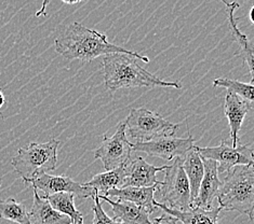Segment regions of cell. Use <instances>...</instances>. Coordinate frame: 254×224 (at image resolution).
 Here are the masks:
<instances>
[{
	"mask_svg": "<svg viewBox=\"0 0 254 224\" xmlns=\"http://www.w3.org/2000/svg\"><path fill=\"white\" fill-rule=\"evenodd\" d=\"M54 46L60 55L68 60L78 59L83 63H90L102 55L124 53L143 60L146 64L149 63L148 57L111 44L106 35L90 29L79 23L70 24L65 32L54 40Z\"/></svg>",
	"mask_w": 254,
	"mask_h": 224,
	"instance_id": "1",
	"label": "cell"
},
{
	"mask_svg": "<svg viewBox=\"0 0 254 224\" xmlns=\"http://www.w3.org/2000/svg\"><path fill=\"white\" fill-rule=\"evenodd\" d=\"M104 83L110 92L131 88H173L182 89L180 82L165 81L138 65L134 56L124 53L107 54L102 58Z\"/></svg>",
	"mask_w": 254,
	"mask_h": 224,
	"instance_id": "2",
	"label": "cell"
},
{
	"mask_svg": "<svg viewBox=\"0 0 254 224\" xmlns=\"http://www.w3.org/2000/svg\"><path fill=\"white\" fill-rule=\"evenodd\" d=\"M217 202L221 209L238 211L253 220L254 169L253 165L236 166L221 181Z\"/></svg>",
	"mask_w": 254,
	"mask_h": 224,
	"instance_id": "3",
	"label": "cell"
},
{
	"mask_svg": "<svg viewBox=\"0 0 254 224\" xmlns=\"http://www.w3.org/2000/svg\"><path fill=\"white\" fill-rule=\"evenodd\" d=\"M59 146L60 140L52 138L48 142H32L17 150V153L12 157L11 164L24 183L31 184L42 174L56 171Z\"/></svg>",
	"mask_w": 254,
	"mask_h": 224,
	"instance_id": "4",
	"label": "cell"
},
{
	"mask_svg": "<svg viewBox=\"0 0 254 224\" xmlns=\"http://www.w3.org/2000/svg\"><path fill=\"white\" fill-rule=\"evenodd\" d=\"M126 131L136 142H145L162 137H173L180 125L171 123L160 114L145 108L131 109L125 121Z\"/></svg>",
	"mask_w": 254,
	"mask_h": 224,
	"instance_id": "5",
	"label": "cell"
},
{
	"mask_svg": "<svg viewBox=\"0 0 254 224\" xmlns=\"http://www.w3.org/2000/svg\"><path fill=\"white\" fill-rule=\"evenodd\" d=\"M165 181L158 186L160 201L168 207L177 210L190 208V189L189 179L183 169V159L177 157L173 164L166 169Z\"/></svg>",
	"mask_w": 254,
	"mask_h": 224,
	"instance_id": "6",
	"label": "cell"
},
{
	"mask_svg": "<svg viewBox=\"0 0 254 224\" xmlns=\"http://www.w3.org/2000/svg\"><path fill=\"white\" fill-rule=\"evenodd\" d=\"M126 132L125 121H122L117 124L115 134L111 137L103 136L100 146L94 151V159L103 163L106 172L126 165L131 159L132 143Z\"/></svg>",
	"mask_w": 254,
	"mask_h": 224,
	"instance_id": "7",
	"label": "cell"
},
{
	"mask_svg": "<svg viewBox=\"0 0 254 224\" xmlns=\"http://www.w3.org/2000/svg\"><path fill=\"white\" fill-rule=\"evenodd\" d=\"M202 159L216 162L219 174L228 173L236 166L253 165V149L250 144H238L233 147L226 140H221L219 147H196Z\"/></svg>",
	"mask_w": 254,
	"mask_h": 224,
	"instance_id": "8",
	"label": "cell"
},
{
	"mask_svg": "<svg viewBox=\"0 0 254 224\" xmlns=\"http://www.w3.org/2000/svg\"><path fill=\"white\" fill-rule=\"evenodd\" d=\"M195 146V139L189 132L186 138L162 137L154 140L132 143V151L142 152L149 156L160 157L162 160L172 161L177 157L184 159L186 153Z\"/></svg>",
	"mask_w": 254,
	"mask_h": 224,
	"instance_id": "9",
	"label": "cell"
},
{
	"mask_svg": "<svg viewBox=\"0 0 254 224\" xmlns=\"http://www.w3.org/2000/svg\"><path fill=\"white\" fill-rule=\"evenodd\" d=\"M35 190L44 193V196H49L57 193H71L80 198H93L96 192L91 187L84 186L82 183H77L76 181L66 176H51L49 174H42L31 183Z\"/></svg>",
	"mask_w": 254,
	"mask_h": 224,
	"instance_id": "10",
	"label": "cell"
},
{
	"mask_svg": "<svg viewBox=\"0 0 254 224\" xmlns=\"http://www.w3.org/2000/svg\"><path fill=\"white\" fill-rule=\"evenodd\" d=\"M168 167L169 165H163L160 167L150 165L142 156L133 157L125 166V179L122 187H148L156 184L161 185L162 181H158L156 174L165 172Z\"/></svg>",
	"mask_w": 254,
	"mask_h": 224,
	"instance_id": "11",
	"label": "cell"
},
{
	"mask_svg": "<svg viewBox=\"0 0 254 224\" xmlns=\"http://www.w3.org/2000/svg\"><path fill=\"white\" fill-rule=\"evenodd\" d=\"M203 163V177L201 180L200 186H199L198 195L195 201L192 202L190 208H201L211 209L214 198H216L217 192H219L221 181L219 178V172H217L216 162L208 159H202Z\"/></svg>",
	"mask_w": 254,
	"mask_h": 224,
	"instance_id": "12",
	"label": "cell"
},
{
	"mask_svg": "<svg viewBox=\"0 0 254 224\" xmlns=\"http://www.w3.org/2000/svg\"><path fill=\"white\" fill-rule=\"evenodd\" d=\"M250 110H253V106L243 99L232 90H227L224 102V113L228 120L229 130H231L232 146L236 147L239 144V131L244 123V119Z\"/></svg>",
	"mask_w": 254,
	"mask_h": 224,
	"instance_id": "13",
	"label": "cell"
},
{
	"mask_svg": "<svg viewBox=\"0 0 254 224\" xmlns=\"http://www.w3.org/2000/svg\"><path fill=\"white\" fill-rule=\"evenodd\" d=\"M221 2L224 3L226 8V14H227V21L229 25V30L233 36L234 40L237 42L239 45V52L238 56L243 58L246 66L248 67V70L250 72L251 81L250 83L253 84L254 80V72H253V45L248 39L245 34L241 33L237 25V20L235 17V11L239 8V3L236 1H227V0H220Z\"/></svg>",
	"mask_w": 254,
	"mask_h": 224,
	"instance_id": "14",
	"label": "cell"
},
{
	"mask_svg": "<svg viewBox=\"0 0 254 224\" xmlns=\"http://www.w3.org/2000/svg\"><path fill=\"white\" fill-rule=\"evenodd\" d=\"M98 197L112 206L114 220L123 224H152L148 211L128 201H112L110 197L99 194Z\"/></svg>",
	"mask_w": 254,
	"mask_h": 224,
	"instance_id": "15",
	"label": "cell"
},
{
	"mask_svg": "<svg viewBox=\"0 0 254 224\" xmlns=\"http://www.w3.org/2000/svg\"><path fill=\"white\" fill-rule=\"evenodd\" d=\"M158 184L148 187H136V186H126V187H115L106 193L107 197H117L118 201H128L135 204L140 207L146 209L149 215L153 214L156 207L153 205L155 199V192L158 190Z\"/></svg>",
	"mask_w": 254,
	"mask_h": 224,
	"instance_id": "16",
	"label": "cell"
},
{
	"mask_svg": "<svg viewBox=\"0 0 254 224\" xmlns=\"http://www.w3.org/2000/svg\"><path fill=\"white\" fill-rule=\"evenodd\" d=\"M153 205L156 208H160L169 216L174 217L183 224H220L217 222V217L221 213V207L201 209V208H190L187 210H177L168 207L165 204L158 203L154 199Z\"/></svg>",
	"mask_w": 254,
	"mask_h": 224,
	"instance_id": "17",
	"label": "cell"
},
{
	"mask_svg": "<svg viewBox=\"0 0 254 224\" xmlns=\"http://www.w3.org/2000/svg\"><path fill=\"white\" fill-rule=\"evenodd\" d=\"M31 224H71L70 219L59 211L54 210L44 196L34 189V203L28 214Z\"/></svg>",
	"mask_w": 254,
	"mask_h": 224,
	"instance_id": "18",
	"label": "cell"
},
{
	"mask_svg": "<svg viewBox=\"0 0 254 224\" xmlns=\"http://www.w3.org/2000/svg\"><path fill=\"white\" fill-rule=\"evenodd\" d=\"M183 169L186 174V177L189 179L190 189V207L192 202L195 201L199 186H200L201 180L203 177V163L200 155L197 152V150L193 146L189 152L186 153L183 159Z\"/></svg>",
	"mask_w": 254,
	"mask_h": 224,
	"instance_id": "19",
	"label": "cell"
},
{
	"mask_svg": "<svg viewBox=\"0 0 254 224\" xmlns=\"http://www.w3.org/2000/svg\"><path fill=\"white\" fill-rule=\"evenodd\" d=\"M125 166L112 169L103 174L95 175L94 177L89 180L88 182L82 183L84 186L91 187L96 193L102 192V195H106V193L115 189V187H122L125 179Z\"/></svg>",
	"mask_w": 254,
	"mask_h": 224,
	"instance_id": "20",
	"label": "cell"
},
{
	"mask_svg": "<svg viewBox=\"0 0 254 224\" xmlns=\"http://www.w3.org/2000/svg\"><path fill=\"white\" fill-rule=\"evenodd\" d=\"M45 197V196H44ZM54 210L60 214L67 216L71 224H83V217L81 213L75 207V195L71 193H57L45 197Z\"/></svg>",
	"mask_w": 254,
	"mask_h": 224,
	"instance_id": "21",
	"label": "cell"
},
{
	"mask_svg": "<svg viewBox=\"0 0 254 224\" xmlns=\"http://www.w3.org/2000/svg\"><path fill=\"white\" fill-rule=\"evenodd\" d=\"M0 219L9 220L17 224H31L25 206L12 197L4 201L0 199Z\"/></svg>",
	"mask_w": 254,
	"mask_h": 224,
	"instance_id": "22",
	"label": "cell"
},
{
	"mask_svg": "<svg viewBox=\"0 0 254 224\" xmlns=\"http://www.w3.org/2000/svg\"><path fill=\"white\" fill-rule=\"evenodd\" d=\"M214 87L226 88L232 90L235 94H237L239 97L245 99L253 106V84L252 83H244L240 81L231 80L227 78H216L213 80Z\"/></svg>",
	"mask_w": 254,
	"mask_h": 224,
	"instance_id": "23",
	"label": "cell"
},
{
	"mask_svg": "<svg viewBox=\"0 0 254 224\" xmlns=\"http://www.w3.org/2000/svg\"><path fill=\"white\" fill-rule=\"evenodd\" d=\"M93 201H94V206L92 208V211L94 214V218H93L92 224H123L122 222L115 221L114 219H112V218H110L106 215L105 211L102 208L100 198L98 197V193L94 195Z\"/></svg>",
	"mask_w": 254,
	"mask_h": 224,
	"instance_id": "24",
	"label": "cell"
},
{
	"mask_svg": "<svg viewBox=\"0 0 254 224\" xmlns=\"http://www.w3.org/2000/svg\"><path fill=\"white\" fill-rule=\"evenodd\" d=\"M152 224H180V221L178 219H175V218L172 216L163 215L159 218L154 219Z\"/></svg>",
	"mask_w": 254,
	"mask_h": 224,
	"instance_id": "25",
	"label": "cell"
},
{
	"mask_svg": "<svg viewBox=\"0 0 254 224\" xmlns=\"http://www.w3.org/2000/svg\"><path fill=\"white\" fill-rule=\"evenodd\" d=\"M51 0H42V4L41 8L36 12V17H40V16H47V7L49 5Z\"/></svg>",
	"mask_w": 254,
	"mask_h": 224,
	"instance_id": "26",
	"label": "cell"
},
{
	"mask_svg": "<svg viewBox=\"0 0 254 224\" xmlns=\"http://www.w3.org/2000/svg\"><path fill=\"white\" fill-rule=\"evenodd\" d=\"M64 3H67V4H77V3H80L83 0H61Z\"/></svg>",
	"mask_w": 254,
	"mask_h": 224,
	"instance_id": "27",
	"label": "cell"
},
{
	"mask_svg": "<svg viewBox=\"0 0 254 224\" xmlns=\"http://www.w3.org/2000/svg\"><path fill=\"white\" fill-rule=\"evenodd\" d=\"M4 101H5V99H4V95H3V93H2V90H0V109H1V108L3 107V105H4Z\"/></svg>",
	"mask_w": 254,
	"mask_h": 224,
	"instance_id": "28",
	"label": "cell"
},
{
	"mask_svg": "<svg viewBox=\"0 0 254 224\" xmlns=\"http://www.w3.org/2000/svg\"><path fill=\"white\" fill-rule=\"evenodd\" d=\"M253 10H254V8H253V5H252L251 9H250V13H249V19H250V22L252 24L254 23V21H253Z\"/></svg>",
	"mask_w": 254,
	"mask_h": 224,
	"instance_id": "29",
	"label": "cell"
},
{
	"mask_svg": "<svg viewBox=\"0 0 254 224\" xmlns=\"http://www.w3.org/2000/svg\"><path fill=\"white\" fill-rule=\"evenodd\" d=\"M0 186H1V180H0Z\"/></svg>",
	"mask_w": 254,
	"mask_h": 224,
	"instance_id": "30",
	"label": "cell"
}]
</instances>
